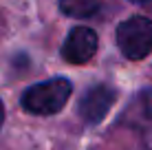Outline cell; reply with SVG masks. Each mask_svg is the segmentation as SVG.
<instances>
[{"label":"cell","mask_w":152,"mask_h":150,"mask_svg":"<svg viewBox=\"0 0 152 150\" xmlns=\"http://www.w3.org/2000/svg\"><path fill=\"white\" fill-rule=\"evenodd\" d=\"M117 44L128 60H143L152 53V20L134 15L117 29Z\"/></svg>","instance_id":"2"},{"label":"cell","mask_w":152,"mask_h":150,"mask_svg":"<svg viewBox=\"0 0 152 150\" xmlns=\"http://www.w3.org/2000/svg\"><path fill=\"white\" fill-rule=\"evenodd\" d=\"M95 51H97V33L88 27H75L66 38L62 55L71 64H86L95 55Z\"/></svg>","instance_id":"4"},{"label":"cell","mask_w":152,"mask_h":150,"mask_svg":"<svg viewBox=\"0 0 152 150\" xmlns=\"http://www.w3.org/2000/svg\"><path fill=\"white\" fill-rule=\"evenodd\" d=\"M117 100V91L108 84H95L80 100V115L86 124H99Z\"/></svg>","instance_id":"3"},{"label":"cell","mask_w":152,"mask_h":150,"mask_svg":"<svg viewBox=\"0 0 152 150\" xmlns=\"http://www.w3.org/2000/svg\"><path fill=\"white\" fill-rule=\"evenodd\" d=\"M132 2H145V0H132Z\"/></svg>","instance_id":"7"},{"label":"cell","mask_w":152,"mask_h":150,"mask_svg":"<svg viewBox=\"0 0 152 150\" xmlns=\"http://www.w3.org/2000/svg\"><path fill=\"white\" fill-rule=\"evenodd\" d=\"M71 91H73L71 82L64 77L40 82V84L24 91L22 106L24 110L33 113V115H53V113L64 108V104L71 97Z\"/></svg>","instance_id":"1"},{"label":"cell","mask_w":152,"mask_h":150,"mask_svg":"<svg viewBox=\"0 0 152 150\" xmlns=\"http://www.w3.org/2000/svg\"><path fill=\"white\" fill-rule=\"evenodd\" d=\"M4 121V106H2V100H0V126H2Z\"/></svg>","instance_id":"6"},{"label":"cell","mask_w":152,"mask_h":150,"mask_svg":"<svg viewBox=\"0 0 152 150\" xmlns=\"http://www.w3.org/2000/svg\"><path fill=\"white\" fill-rule=\"evenodd\" d=\"M60 9L71 18H88L99 9L97 0H60Z\"/></svg>","instance_id":"5"}]
</instances>
